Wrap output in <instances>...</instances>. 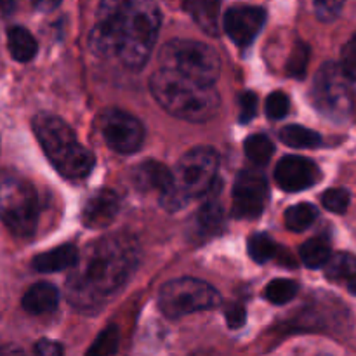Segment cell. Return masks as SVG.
<instances>
[{"label": "cell", "instance_id": "cell-1", "mask_svg": "<svg viewBox=\"0 0 356 356\" xmlns=\"http://www.w3.org/2000/svg\"><path fill=\"white\" fill-rule=\"evenodd\" d=\"M139 257L141 250L131 236L111 235L89 243L66 280L70 305L83 313L97 312L131 280Z\"/></svg>", "mask_w": 356, "mask_h": 356}, {"label": "cell", "instance_id": "cell-2", "mask_svg": "<svg viewBox=\"0 0 356 356\" xmlns=\"http://www.w3.org/2000/svg\"><path fill=\"white\" fill-rule=\"evenodd\" d=\"M160 9L153 2H103L90 30L89 44L96 54L117 56L127 68L141 70L159 37Z\"/></svg>", "mask_w": 356, "mask_h": 356}, {"label": "cell", "instance_id": "cell-3", "mask_svg": "<svg viewBox=\"0 0 356 356\" xmlns=\"http://www.w3.org/2000/svg\"><path fill=\"white\" fill-rule=\"evenodd\" d=\"M149 89L156 103L174 117L186 122H207L219 110V92L216 87L202 86L172 72L159 68L149 79Z\"/></svg>", "mask_w": 356, "mask_h": 356}, {"label": "cell", "instance_id": "cell-4", "mask_svg": "<svg viewBox=\"0 0 356 356\" xmlns=\"http://www.w3.org/2000/svg\"><path fill=\"white\" fill-rule=\"evenodd\" d=\"M31 125L42 149L61 176L68 179L89 176L96 159L76 141L75 132L65 120L51 113H38Z\"/></svg>", "mask_w": 356, "mask_h": 356}, {"label": "cell", "instance_id": "cell-5", "mask_svg": "<svg viewBox=\"0 0 356 356\" xmlns=\"http://www.w3.org/2000/svg\"><path fill=\"white\" fill-rule=\"evenodd\" d=\"M160 68L172 72L183 79L193 80L202 86L214 87L216 80L221 73L219 56L211 45L197 40H176L167 42L160 51Z\"/></svg>", "mask_w": 356, "mask_h": 356}, {"label": "cell", "instance_id": "cell-6", "mask_svg": "<svg viewBox=\"0 0 356 356\" xmlns=\"http://www.w3.org/2000/svg\"><path fill=\"white\" fill-rule=\"evenodd\" d=\"M219 156L211 146H195L184 153L172 172V188L184 202L211 193L216 186Z\"/></svg>", "mask_w": 356, "mask_h": 356}, {"label": "cell", "instance_id": "cell-7", "mask_svg": "<svg viewBox=\"0 0 356 356\" xmlns=\"http://www.w3.org/2000/svg\"><path fill=\"white\" fill-rule=\"evenodd\" d=\"M0 221L10 233L28 238L35 233L38 222V197L26 181H0Z\"/></svg>", "mask_w": 356, "mask_h": 356}, {"label": "cell", "instance_id": "cell-8", "mask_svg": "<svg viewBox=\"0 0 356 356\" xmlns=\"http://www.w3.org/2000/svg\"><path fill=\"white\" fill-rule=\"evenodd\" d=\"M219 292L198 278H176L160 289L159 306L169 318H181L191 313L207 312L219 306Z\"/></svg>", "mask_w": 356, "mask_h": 356}, {"label": "cell", "instance_id": "cell-9", "mask_svg": "<svg viewBox=\"0 0 356 356\" xmlns=\"http://www.w3.org/2000/svg\"><path fill=\"white\" fill-rule=\"evenodd\" d=\"M313 106L330 120L343 122L353 108L350 80L337 63H325L316 72L312 87Z\"/></svg>", "mask_w": 356, "mask_h": 356}, {"label": "cell", "instance_id": "cell-10", "mask_svg": "<svg viewBox=\"0 0 356 356\" xmlns=\"http://www.w3.org/2000/svg\"><path fill=\"white\" fill-rule=\"evenodd\" d=\"M270 198L268 181L261 169H243L233 186L232 214L236 219H256L264 212Z\"/></svg>", "mask_w": 356, "mask_h": 356}, {"label": "cell", "instance_id": "cell-11", "mask_svg": "<svg viewBox=\"0 0 356 356\" xmlns=\"http://www.w3.org/2000/svg\"><path fill=\"white\" fill-rule=\"evenodd\" d=\"M99 127L108 148L120 155L138 152L145 141V127L127 111L106 110L101 115Z\"/></svg>", "mask_w": 356, "mask_h": 356}, {"label": "cell", "instance_id": "cell-12", "mask_svg": "<svg viewBox=\"0 0 356 356\" xmlns=\"http://www.w3.org/2000/svg\"><path fill=\"white\" fill-rule=\"evenodd\" d=\"M266 21V10L256 6H233L226 10L222 26L228 37L240 47H245L254 42V38L263 30Z\"/></svg>", "mask_w": 356, "mask_h": 356}, {"label": "cell", "instance_id": "cell-13", "mask_svg": "<svg viewBox=\"0 0 356 356\" xmlns=\"http://www.w3.org/2000/svg\"><path fill=\"white\" fill-rule=\"evenodd\" d=\"M322 177L318 165L313 160L299 155H287L275 167V181L289 193L308 190Z\"/></svg>", "mask_w": 356, "mask_h": 356}, {"label": "cell", "instance_id": "cell-14", "mask_svg": "<svg viewBox=\"0 0 356 356\" xmlns=\"http://www.w3.org/2000/svg\"><path fill=\"white\" fill-rule=\"evenodd\" d=\"M120 211V198L111 190H97L89 197L82 211V221L87 228L101 229L111 225Z\"/></svg>", "mask_w": 356, "mask_h": 356}, {"label": "cell", "instance_id": "cell-15", "mask_svg": "<svg viewBox=\"0 0 356 356\" xmlns=\"http://www.w3.org/2000/svg\"><path fill=\"white\" fill-rule=\"evenodd\" d=\"M134 186L141 191H159L167 193L172 188V172L163 163L155 160H145L132 172Z\"/></svg>", "mask_w": 356, "mask_h": 356}, {"label": "cell", "instance_id": "cell-16", "mask_svg": "<svg viewBox=\"0 0 356 356\" xmlns=\"http://www.w3.org/2000/svg\"><path fill=\"white\" fill-rule=\"evenodd\" d=\"M58 302V289L47 282H38L24 292L21 305H23L24 312H28L30 315H44V313L54 312Z\"/></svg>", "mask_w": 356, "mask_h": 356}, {"label": "cell", "instance_id": "cell-17", "mask_svg": "<svg viewBox=\"0 0 356 356\" xmlns=\"http://www.w3.org/2000/svg\"><path fill=\"white\" fill-rule=\"evenodd\" d=\"M76 259H79V250L75 247L61 245L35 256L31 264H33V270L40 271V273H52V271H61L66 270V268H73Z\"/></svg>", "mask_w": 356, "mask_h": 356}, {"label": "cell", "instance_id": "cell-18", "mask_svg": "<svg viewBox=\"0 0 356 356\" xmlns=\"http://www.w3.org/2000/svg\"><path fill=\"white\" fill-rule=\"evenodd\" d=\"M216 188V186H214ZM214 188L211 190V198L205 202L204 207L200 209L197 216V228L198 233L202 236H211V235H218L219 232L225 226V214H222V207L218 200L214 198Z\"/></svg>", "mask_w": 356, "mask_h": 356}, {"label": "cell", "instance_id": "cell-19", "mask_svg": "<svg viewBox=\"0 0 356 356\" xmlns=\"http://www.w3.org/2000/svg\"><path fill=\"white\" fill-rule=\"evenodd\" d=\"M186 9L190 10L191 17L195 19V23L202 28L207 35H216L219 33V6L218 2H207V0H193V2L186 3Z\"/></svg>", "mask_w": 356, "mask_h": 356}, {"label": "cell", "instance_id": "cell-20", "mask_svg": "<svg viewBox=\"0 0 356 356\" xmlns=\"http://www.w3.org/2000/svg\"><path fill=\"white\" fill-rule=\"evenodd\" d=\"M7 40H9V52L16 61L26 63L35 58L37 54V40L33 35L23 26H13L7 33Z\"/></svg>", "mask_w": 356, "mask_h": 356}, {"label": "cell", "instance_id": "cell-21", "mask_svg": "<svg viewBox=\"0 0 356 356\" xmlns=\"http://www.w3.org/2000/svg\"><path fill=\"white\" fill-rule=\"evenodd\" d=\"M299 256H301L302 264L309 270H316V268H323L327 261L330 259L332 252H330L329 240L323 236H316V238L308 240L299 249Z\"/></svg>", "mask_w": 356, "mask_h": 356}, {"label": "cell", "instance_id": "cell-22", "mask_svg": "<svg viewBox=\"0 0 356 356\" xmlns=\"http://www.w3.org/2000/svg\"><path fill=\"white\" fill-rule=\"evenodd\" d=\"M323 268H325V277L332 282L356 280V256L350 252L334 254Z\"/></svg>", "mask_w": 356, "mask_h": 356}, {"label": "cell", "instance_id": "cell-23", "mask_svg": "<svg viewBox=\"0 0 356 356\" xmlns=\"http://www.w3.org/2000/svg\"><path fill=\"white\" fill-rule=\"evenodd\" d=\"M280 139L284 145L296 149H309L322 145V138L318 132L306 129L302 125H287L280 131Z\"/></svg>", "mask_w": 356, "mask_h": 356}, {"label": "cell", "instance_id": "cell-24", "mask_svg": "<svg viewBox=\"0 0 356 356\" xmlns=\"http://www.w3.org/2000/svg\"><path fill=\"white\" fill-rule=\"evenodd\" d=\"M243 149H245V155L254 165L263 167L266 165L271 160L275 152V146L271 143V139L264 134H252L245 139L243 143Z\"/></svg>", "mask_w": 356, "mask_h": 356}, {"label": "cell", "instance_id": "cell-25", "mask_svg": "<svg viewBox=\"0 0 356 356\" xmlns=\"http://www.w3.org/2000/svg\"><path fill=\"white\" fill-rule=\"evenodd\" d=\"M318 218V211L312 204H296L285 211V226L291 232L301 233L308 229Z\"/></svg>", "mask_w": 356, "mask_h": 356}, {"label": "cell", "instance_id": "cell-26", "mask_svg": "<svg viewBox=\"0 0 356 356\" xmlns=\"http://www.w3.org/2000/svg\"><path fill=\"white\" fill-rule=\"evenodd\" d=\"M299 292L298 282L287 280V278H277V280H271L270 284L264 289V299L271 305H285V302L292 301L296 298V294Z\"/></svg>", "mask_w": 356, "mask_h": 356}, {"label": "cell", "instance_id": "cell-27", "mask_svg": "<svg viewBox=\"0 0 356 356\" xmlns=\"http://www.w3.org/2000/svg\"><path fill=\"white\" fill-rule=\"evenodd\" d=\"M247 250H249V256L252 257V261L264 264L275 257V254H277V243L266 233H256L247 242Z\"/></svg>", "mask_w": 356, "mask_h": 356}, {"label": "cell", "instance_id": "cell-28", "mask_svg": "<svg viewBox=\"0 0 356 356\" xmlns=\"http://www.w3.org/2000/svg\"><path fill=\"white\" fill-rule=\"evenodd\" d=\"M118 339H120V336H118L117 327H106V329L97 336V339L94 341L92 346L89 348L86 356H111L117 351Z\"/></svg>", "mask_w": 356, "mask_h": 356}, {"label": "cell", "instance_id": "cell-29", "mask_svg": "<svg viewBox=\"0 0 356 356\" xmlns=\"http://www.w3.org/2000/svg\"><path fill=\"white\" fill-rule=\"evenodd\" d=\"M322 204L327 211L336 212V214H344L350 205V193L344 188H332L322 195Z\"/></svg>", "mask_w": 356, "mask_h": 356}, {"label": "cell", "instance_id": "cell-30", "mask_svg": "<svg viewBox=\"0 0 356 356\" xmlns=\"http://www.w3.org/2000/svg\"><path fill=\"white\" fill-rule=\"evenodd\" d=\"M308 59L309 47L306 44H302V42H299V44L296 45L294 51H292L291 61H289L287 65L289 73H291L292 76H296V79H302L306 73V66H308Z\"/></svg>", "mask_w": 356, "mask_h": 356}, {"label": "cell", "instance_id": "cell-31", "mask_svg": "<svg viewBox=\"0 0 356 356\" xmlns=\"http://www.w3.org/2000/svg\"><path fill=\"white\" fill-rule=\"evenodd\" d=\"M339 66L348 80H356V33L343 47Z\"/></svg>", "mask_w": 356, "mask_h": 356}, {"label": "cell", "instance_id": "cell-32", "mask_svg": "<svg viewBox=\"0 0 356 356\" xmlns=\"http://www.w3.org/2000/svg\"><path fill=\"white\" fill-rule=\"evenodd\" d=\"M289 97L287 94L282 92V90H277V92H271L266 99V115L273 120H278V118H284L285 115L289 113Z\"/></svg>", "mask_w": 356, "mask_h": 356}, {"label": "cell", "instance_id": "cell-33", "mask_svg": "<svg viewBox=\"0 0 356 356\" xmlns=\"http://www.w3.org/2000/svg\"><path fill=\"white\" fill-rule=\"evenodd\" d=\"M257 97L254 92H243L240 97V122L247 124L256 117Z\"/></svg>", "mask_w": 356, "mask_h": 356}, {"label": "cell", "instance_id": "cell-34", "mask_svg": "<svg viewBox=\"0 0 356 356\" xmlns=\"http://www.w3.org/2000/svg\"><path fill=\"white\" fill-rule=\"evenodd\" d=\"M341 9H343V3L341 2H315V10H316V16L318 19L322 21H332L339 16Z\"/></svg>", "mask_w": 356, "mask_h": 356}, {"label": "cell", "instance_id": "cell-35", "mask_svg": "<svg viewBox=\"0 0 356 356\" xmlns=\"http://www.w3.org/2000/svg\"><path fill=\"white\" fill-rule=\"evenodd\" d=\"M35 356H63V346L56 341L40 339L35 344Z\"/></svg>", "mask_w": 356, "mask_h": 356}, {"label": "cell", "instance_id": "cell-36", "mask_svg": "<svg viewBox=\"0 0 356 356\" xmlns=\"http://www.w3.org/2000/svg\"><path fill=\"white\" fill-rule=\"evenodd\" d=\"M226 318H228V325L232 329H238L245 322V309L240 305H232L226 309Z\"/></svg>", "mask_w": 356, "mask_h": 356}, {"label": "cell", "instance_id": "cell-37", "mask_svg": "<svg viewBox=\"0 0 356 356\" xmlns=\"http://www.w3.org/2000/svg\"><path fill=\"white\" fill-rule=\"evenodd\" d=\"M0 356H26L23 353V350L17 346H14V344H2V348H0Z\"/></svg>", "mask_w": 356, "mask_h": 356}, {"label": "cell", "instance_id": "cell-38", "mask_svg": "<svg viewBox=\"0 0 356 356\" xmlns=\"http://www.w3.org/2000/svg\"><path fill=\"white\" fill-rule=\"evenodd\" d=\"M350 291L353 292V294H356V280L351 282V284H350Z\"/></svg>", "mask_w": 356, "mask_h": 356}, {"label": "cell", "instance_id": "cell-39", "mask_svg": "<svg viewBox=\"0 0 356 356\" xmlns=\"http://www.w3.org/2000/svg\"><path fill=\"white\" fill-rule=\"evenodd\" d=\"M193 356H207V355H204V353H195Z\"/></svg>", "mask_w": 356, "mask_h": 356}, {"label": "cell", "instance_id": "cell-40", "mask_svg": "<svg viewBox=\"0 0 356 356\" xmlns=\"http://www.w3.org/2000/svg\"><path fill=\"white\" fill-rule=\"evenodd\" d=\"M320 356H330V355H320Z\"/></svg>", "mask_w": 356, "mask_h": 356}, {"label": "cell", "instance_id": "cell-41", "mask_svg": "<svg viewBox=\"0 0 356 356\" xmlns=\"http://www.w3.org/2000/svg\"><path fill=\"white\" fill-rule=\"evenodd\" d=\"M0 348H2V343H0Z\"/></svg>", "mask_w": 356, "mask_h": 356}]
</instances>
